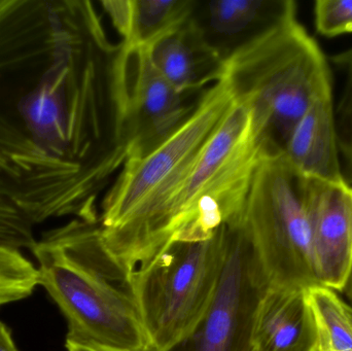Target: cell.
I'll return each instance as SVG.
<instances>
[{"label":"cell","instance_id":"obj_1","mask_svg":"<svg viewBox=\"0 0 352 351\" xmlns=\"http://www.w3.org/2000/svg\"><path fill=\"white\" fill-rule=\"evenodd\" d=\"M129 54L82 0H0V198L33 225L98 222L129 156Z\"/></svg>","mask_w":352,"mask_h":351},{"label":"cell","instance_id":"obj_2","mask_svg":"<svg viewBox=\"0 0 352 351\" xmlns=\"http://www.w3.org/2000/svg\"><path fill=\"white\" fill-rule=\"evenodd\" d=\"M236 102L223 73L206 88L186 120L164 140L129 157L101 204L103 240L132 271L170 245L173 202L203 148Z\"/></svg>","mask_w":352,"mask_h":351},{"label":"cell","instance_id":"obj_3","mask_svg":"<svg viewBox=\"0 0 352 351\" xmlns=\"http://www.w3.org/2000/svg\"><path fill=\"white\" fill-rule=\"evenodd\" d=\"M39 286L67 323L66 343L152 351L134 288V271L105 245L100 223L74 218L31 249Z\"/></svg>","mask_w":352,"mask_h":351},{"label":"cell","instance_id":"obj_4","mask_svg":"<svg viewBox=\"0 0 352 351\" xmlns=\"http://www.w3.org/2000/svg\"><path fill=\"white\" fill-rule=\"evenodd\" d=\"M223 66L236 97L254 109L273 152H283L312 103L333 91L328 59L298 14L254 33L225 58Z\"/></svg>","mask_w":352,"mask_h":351},{"label":"cell","instance_id":"obj_5","mask_svg":"<svg viewBox=\"0 0 352 351\" xmlns=\"http://www.w3.org/2000/svg\"><path fill=\"white\" fill-rule=\"evenodd\" d=\"M228 225L208 240L171 242L134 271V288L152 351L188 337L210 306L223 271Z\"/></svg>","mask_w":352,"mask_h":351},{"label":"cell","instance_id":"obj_6","mask_svg":"<svg viewBox=\"0 0 352 351\" xmlns=\"http://www.w3.org/2000/svg\"><path fill=\"white\" fill-rule=\"evenodd\" d=\"M236 224L250 240L269 286L318 284L312 267L304 177L289 166L283 152L263 157Z\"/></svg>","mask_w":352,"mask_h":351},{"label":"cell","instance_id":"obj_7","mask_svg":"<svg viewBox=\"0 0 352 351\" xmlns=\"http://www.w3.org/2000/svg\"><path fill=\"white\" fill-rule=\"evenodd\" d=\"M269 288L245 233L228 225L227 251L214 298L188 337L168 351H254L252 331Z\"/></svg>","mask_w":352,"mask_h":351},{"label":"cell","instance_id":"obj_8","mask_svg":"<svg viewBox=\"0 0 352 351\" xmlns=\"http://www.w3.org/2000/svg\"><path fill=\"white\" fill-rule=\"evenodd\" d=\"M316 282L343 292L352 267V185L304 177Z\"/></svg>","mask_w":352,"mask_h":351},{"label":"cell","instance_id":"obj_9","mask_svg":"<svg viewBox=\"0 0 352 351\" xmlns=\"http://www.w3.org/2000/svg\"><path fill=\"white\" fill-rule=\"evenodd\" d=\"M128 144L131 155H142L164 140L188 117L194 104L155 65L152 49H130Z\"/></svg>","mask_w":352,"mask_h":351},{"label":"cell","instance_id":"obj_10","mask_svg":"<svg viewBox=\"0 0 352 351\" xmlns=\"http://www.w3.org/2000/svg\"><path fill=\"white\" fill-rule=\"evenodd\" d=\"M283 155L289 166L306 179L346 181L333 91L318 97L296 124Z\"/></svg>","mask_w":352,"mask_h":351},{"label":"cell","instance_id":"obj_11","mask_svg":"<svg viewBox=\"0 0 352 351\" xmlns=\"http://www.w3.org/2000/svg\"><path fill=\"white\" fill-rule=\"evenodd\" d=\"M252 346L254 351H318L307 288H267L256 309Z\"/></svg>","mask_w":352,"mask_h":351},{"label":"cell","instance_id":"obj_12","mask_svg":"<svg viewBox=\"0 0 352 351\" xmlns=\"http://www.w3.org/2000/svg\"><path fill=\"white\" fill-rule=\"evenodd\" d=\"M155 65L180 94L202 90L221 78L225 58L190 18L152 49Z\"/></svg>","mask_w":352,"mask_h":351},{"label":"cell","instance_id":"obj_13","mask_svg":"<svg viewBox=\"0 0 352 351\" xmlns=\"http://www.w3.org/2000/svg\"><path fill=\"white\" fill-rule=\"evenodd\" d=\"M101 6L127 49H154L186 24L195 10L192 0H111Z\"/></svg>","mask_w":352,"mask_h":351},{"label":"cell","instance_id":"obj_14","mask_svg":"<svg viewBox=\"0 0 352 351\" xmlns=\"http://www.w3.org/2000/svg\"><path fill=\"white\" fill-rule=\"evenodd\" d=\"M209 24L214 32L234 35L260 23L271 24L298 12L294 0H214L208 3Z\"/></svg>","mask_w":352,"mask_h":351},{"label":"cell","instance_id":"obj_15","mask_svg":"<svg viewBox=\"0 0 352 351\" xmlns=\"http://www.w3.org/2000/svg\"><path fill=\"white\" fill-rule=\"evenodd\" d=\"M307 298L318 337V351H352V319L347 304L335 291L316 284Z\"/></svg>","mask_w":352,"mask_h":351},{"label":"cell","instance_id":"obj_16","mask_svg":"<svg viewBox=\"0 0 352 351\" xmlns=\"http://www.w3.org/2000/svg\"><path fill=\"white\" fill-rule=\"evenodd\" d=\"M38 286L36 266L22 249L0 242V306L28 298Z\"/></svg>","mask_w":352,"mask_h":351},{"label":"cell","instance_id":"obj_17","mask_svg":"<svg viewBox=\"0 0 352 351\" xmlns=\"http://www.w3.org/2000/svg\"><path fill=\"white\" fill-rule=\"evenodd\" d=\"M314 16L316 32L322 36L352 33V0H318Z\"/></svg>","mask_w":352,"mask_h":351},{"label":"cell","instance_id":"obj_18","mask_svg":"<svg viewBox=\"0 0 352 351\" xmlns=\"http://www.w3.org/2000/svg\"><path fill=\"white\" fill-rule=\"evenodd\" d=\"M332 62L345 74L344 89L336 107L340 136L352 127V47L333 56Z\"/></svg>","mask_w":352,"mask_h":351},{"label":"cell","instance_id":"obj_19","mask_svg":"<svg viewBox=\"0 0 352 351\" xmlns=\"http://www.w3.org/2000/svg\"><path fill=\"white\" fill-rule=\"evenodd\" d=\"M340 152L345 181L352 185V127L340 135Z\"/></svg>","mask_w":352,"mask_h":351},{"label":"cell","instance_id":"obj_20","mask_svg":"<svg viewBox=\"0 0 352 351\" xmlns=\"http://www.w3.org/2000/svg\"><path fill=\"white\" fill-rule=\"evenodd\" d=\"M0 351H19L10 328L0 321Z\"/></svg>","mask_w":352,"mask_h":351},{"label":"cell","instance_id":"obj_21","mask_svg":"<svg viewBox=\"0 0 352 351\" xmlns=\"http://www.w3.org/2000/svg\"><path fill=\"white\" fill-rule=\"evenodd\" d=\"M65 346L67 351H115L105 350V348H91V346H78V344L74 343H66V342Z\"/></svg>","mask_w":352,"mask_h":351},{"label":"cell","instance_id":"obj_22","mask_svg":"<svg viewBox=\"0 0 352 351\" xmlns=\"http://www.w3.org/2000/svg\"><path fill=\"white\" fill-rule=\"evenodd\" d=\"M345 295H346L347 298L352 302V267L351 271V275H349V280H347L346 286H345L344 290L343 292Z\"/></svg>","mask_w":352,"mask_h":351},{"label":"cell","instance_id":"obj_23","mask_svg":"<svg viewBox=\"0 0 352 351\" xmlns=\"http://www.w3.org/2000/svg\"><path fill=\"white\" fill-rule=\"evenodd\" d=\"M347 310H349V315H351L352 319V307L347 305Z\"/></svg>","mask_w":352,"mask_h":351}]
</instances>
